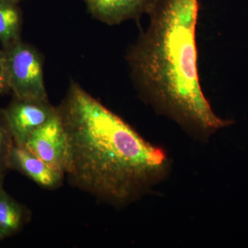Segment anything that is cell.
Returning a JSON list of instances; mask_svg holds the SVG:
<instances>
[{
	"mask_svg": "<svg viewBox=\"0 0 248 248\" xmlns=\"http://www.w3.org/2000/svg\"><path fill=\"white\" fill-rule=\"evenodd\" d=\"M66 136L64 175L115 208L148 193L169 174L170 160L125 121L72 81L57 108Z\"/></svg>",
	"mask_w": 248,
	"mask_h": 248,
	"instance_id": "6da1fadb",
	"label": "cell"
},
{
	"mask_svg": "<svg viewBox=\"0 0 248 248\" xmlns=\"http://www.w3.org/2000/svg\"><path fill=\"white\" fill-rule=\"evenodd\" d=\"M199 0H154L146 31L127 53L140 96L160 115L205 141L234 122L214 112L200 84L196 30Z\"/></svg>",
	"mask_w": 248,
	"mask_h": 248,
	"instance_id": "7a4b0ae2",
	"label": "cell"
},
{
	"mask_svg": "<svg viewBox=\"0 0 248 248\" xmlns=\"http://www.w3.org/2000/svg\"><path fill=\"white\" fill-rule=\"evenodd\" d=\"M10 91L19 99L47 100L43 58L33 46L19 40L4 48Z\"/></svg>",
	"mask_w": 248,
	"mask_h": 248,
	"instance_id": "3957f363",
	"label": "cell"
},
{
	"mask_svg": "<svg viewBox=\"0 0 248 248\" xmlns=\"http://www.w3.org/2000/svg\"><path fill=\"white\" fill-rule=\"evenodd\" d=\"M3 110L15 144L24 146L31 134L55 115L56 108L50 104L48 99L15 97Z\"/></svg>",
	"mask_w": 248,
	"mask_h": 248,
	"instance_id": "277c9868",
	"label": "cell"
},
{
	"mask_svg": "<svg viewBox=\"0 0 248 248\" xmlns=\"http://www.w3.org/2000/svg\"><path fill=\"white\" fill-rule=\"evenodd\" d=\"M24 146L64 174L66 136L57 108L55 115L31 134Z\"/></svg>",
	"mask_w": 248,
	"mask_h": 248,
	"instance_id": "5b68a950",
	"label": "cell"
},
{
	"mask_svg": "<svg viewBox=\"0 0 248 248\" xmlns=\"http://www.w3.org/2000/svg\"><path fill=\"white\" fill-rule=\"evenodd\" d=\"M9 169L22 173L37 185L47 189L58 188L63 182V173L50 167L25 146L14 144L10 153Z\"/></svg>",
	"mask_w": 248,
	"mask_h": 248,
	"instance_id": "8992f818",
	"label": "cell"
},
{
	"mask_svg": "<svg viewBox=\"0 0 248 248\" xmlns=\"http://www.w3.org/2000/svg\"><path fill=\"white\" fill-rule=\"evenodd\" d=\"M93 17L109 26L138 19L146 14L154 0H84Z\"/></svg>",
	"mask_w": 248,
	"mask_h": 248,
	"instance_id": "52a82bcc",
	"label": "cell"
},
{
	"mask_svg": "<svg viewBox=\"0 0 248 248\" xmlns=\"http://www.w3.org/2000/svg\"><path fill=\"white\" fill-rule=\"evenodd\" d=\"M27 209L5 192L0 190V237L12 236L22 229L27 221Z\"/></svg>",
	"mask_w": 248,
	"mask_h": 248,
	"instance_id": "ba28073f",
	"label": "cell"
},
{
	"mask_svg": "<svg viewBox=\"0 0 248 248\" xmlns=\"http://www.w3.org/2000/svg\"><path fill=\"white\" fill-rule=\"evenodd\" d=\"M16 0H0V42L6 48L21 40L22 18Z\"/></svg>",
	"mask_w": 248,
	"mask_h": 248,
	"instance_id": "9c48e42d",
	"label": "cell"
},
{
	"mask_svg": "<svg viewBox=\"0 0 248 248\" xmlns=\"http://www.w3.org/2000/svg\"><path fill=\"white\" fill-rule=\"evenodd\" d=\"M14 144V138L4 110H0V170L2 172L9 169L10 153Z\"/></svg>",
	"mask_w": 248,
	"mask_h": 248,
	"instance_id": "30bf717a",
	"label": "cell"
},
{
	"mask_svg": "<svg viewBox=\"0 0 248 248\" xmlns=\"http://www.w3.org/2000/svg\"><path fill=\"white\" fill-rule=\"evenodd\" d=\"M9 91L6 55L4 50H0V95L6 94Z\"/></svg>",
	"mask_w": 248,
	"mask_h": 248,
	"instance_id": "8fae6325",
	"label": "cell"
},
{
	"mask_svg": "<svg viewBox=\"0 0 248 248\" xmlns=\"http://www.w3.org/2000/svg\"><path fill=\"white\" fill-rule=\"evenodd\" d=\"M3 179H4V174L2 171L0 170V190L3 188Z\"/></svg>",
	"mask_w": 248,
	"mask_h": 248,
	"instance_id": "7c38bea8",
	"label": "cell"
},
{
	"mask_svg": "<svg viewBox=\"0 0 248 248\" xmlns=\"http://www.w3.org/2000/svg\"><path fill=\"white\" fill-rule=\"evenodd\" d=\"M16 1H17V2H19V1H20V0H16Z\"/></svg>",
	"mask_w": 248,
	"mask_h": 248,
	"instance_id": "4fadbf2b",
	"label": "cell"
},
{
	"mask_svg": "<svg viewBox=\"0 0 248 248\" xmlns=\"http://www.w3.org/2000/svg\"><path fill=\"white\" fill-rule=\"evenodd\" d=\"M1 240H2V239H1V237H0V241H1Z\"/></svg>",
	"mask_w": 248,
	"mask_h": 248,
	"instance_id": "5bb4252c",
	"label": "cell"
}]
</instances>
